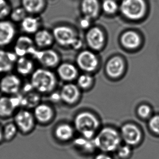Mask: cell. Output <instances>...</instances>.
Returning <instances> with one entry per match:
<instances>
[{"instance_id":"e575fe53","label":"cell","mask_w":159,"mask_h":159,"mask_svg":"<svg viewBox=\"0 0 159 159\" xmlns=\"http://www.w3.org/2000/svg\"><path fill=\"white\" fill-rule=\"evenodd\" d=\"M151 110L148 106L142 105L138 109V113L142 118H147L151 114Z\"/></svg>"},{"instance_id":"603a6c76","label":"cell","mask_w":159,"mask_h":159,"mask_svg":"<svg viewBox=\"0 0 159 159\" xmlns=\"http://www.w3.org/2000/svg\"><path fill=\"white\" fill-rule=\"evenodd\" d=\"M32 61L26 57H21L16 63V69L18 74L22 76H27L32 71Z\"/></svg>"},{"instance_id":"4dcf8cb0","label":"cell","mask_w":159,"mask_h":159,"mask_svg":"<svg viewBox=\"0 0 159 159\" xmlns=\"http://www.w3.org/2000/svg\"><path fill=\"white\" fill-rule=\"evenodd\" d=\"M11 6L7 0H0V20H4L10 15Z\"/></svg>"},{"instance_id":"d6986e66","label":"cell","mask_w":159,"mask_h":159,"mask_svg":"<svg viewBox=\"0 0 159 159\" xmlns=\"http://www.w3.org/2000/svg\"><path fill=\"white\" fill-rule=\"evenodd\" d=\"M75 129L69 124L63 123L58 125L54 130L56 137L62 142H66L73 138L75 135Z\"/></svg>"},{"instance_id":"83f0119b","label":"cell","mask_w":159,"mask_h":159,"mask_svg":"<svg viewBox=\"0 0 159 159\" xmlns=\"http://www.w3.org/2000/svg\"><path fill=\"white\" fill-rule=\"evenodd\" d=\"M22 7L28 13H34L41 10L43 0H21Z\"/></svg>"},{"instance_id":"7c38bea8","label":"cell","mask_w":159,"mask_h":159,"mask_svg":"<svg viewBox=\"0 0 159 159\" xmlns=\"http://www.w3.org/2000/svg\"><path fill=\"white\" fill-rule=\"evenodd\" d=\"M53 36L59 44L62 46H72L77 39L71 28L65 26H59L53 31Z\"/></svg>"},{"instance_id":"ac0fdd59","label":"cell","mask_w":159,"mask_h":159,"mask_svg":"<svg viewBox=\"0 0 159 159\" xmlns=\"http://www.w3.org/2000/svg\"><path fill=\"white\" fill-rule=\"evenodd\" d=\"M124 63L120 57H114L110 59L106 66V71L110 78H117L123 73Z\"/></svg>"},{"instance_id":"f1b7e54d","label":"cell","mask_w":159,"mask_h":159,"mask_svg":"<svg viewBox=\"0 0 159 159\" xmlns=\"http://www.w3.org/2000/svg\"><path fill=\"white\" fill-rule=\"evenodd\" d=\"M93 79L89 74H83L80 75L77 79V86L80 89L84 90L88 89L93 85Z\"/></svg>"},{"instance_id":"5bb4252c","label":"cell","mask_w":159,"mask_h":159,"mask_svg":"<svg viewBox=\"0 0 159 159\" xmlns=\"http://www.w3.org/2000/svg\"><path fill=\"white\" fill-rule=\"evenodd\" d=\"M17 60L14 52L0 49V74H8L13 69Z\"/></svg>"},{"instance_id":"e0dca14e","label":"cell","mask_w":159,"mask_h":159,"mask_svg":"<svg viewBox=\"0 0 159 159\" xmlns=\"http://www.w3.org/2000/svg\"><path fill=\"white\" fill-rule=\"evenodd\" d=\"M86 41L89 45L93 49H101L104 43L103 33L98 28L93 27L86 34Z\"/></svg>"},{"instance_id":"f35d334b","label":"cell","mask_w":159,"mask_h":159,"mask_svg":"<svg viewBox=\"0 0 159 159\" xmlns=\"http://www.w3.org/2000/svg\"><path fill=\"white\" fill-rule=\"evenodd\" d=\"M3 142H4V140H3V130H2V126L0 124V144H2Z\"/></svg>"},{"instance_id":"1f68e13d","label":"cell","mask_w":159,"mask_h":159,"mask_svg":"<svg viewBox=\"0 0 159 159\" xmlns=\"http://www.w3.org/2000/svg\"><path fill=\"white\" fill-rule=\"evenodd\" d=\"M102 8L108 14H113L117 10L118 6L114 0H104L102 4Z\"/></svg>"},{"instance_id":"30bf717a","label":"cell","mask_w":159,"mask_h":159,"mask_svg":"<svg viewBox=\"0 0 159 159\" xmlns=\"http://www.w3.org/2000/svg\"><path fill=\"white\" fill-rule=\"evenodd\" d=\"M14 52L17 57H26V55H33L36 51L34 44L30 37L22 36L19 37L14 45Z\"/></svg>"},{"instance_id":"9c48e42d","label":"cell","mask_w":159,"mask_h":159,"mask_svg":"<svg viewBox=\"0 0 159 159\" xmlns=\"http://www.w3.org/2000/svg\"><path fill=\"white\" fill-rule=\"evenodd\" d=\"M120 134L122 140L130 146L139 143L141 138V133L139 129L135 125L131 124L123 125Z\"/></svg>"},{"instance_id":"8992f818","label":"cell","mask_w":159,"mask_h":159,"mask_svg":"<svg viewBox=\"0 0 159 159\" xmlns=\"http://www.w3.org/2000/svg\"><path fill=\"white\" fill-rule=\"evenodd\" d=\"M13 118V122L19 131L23 134L30 133L34 128L36 120L33 113L29 110L25 108L20 109L16 112Z\"/></svg>"},{"instance_id":"44dd1931","label":"cell","mask_w":159,"mask_h":159,"mask_svg":"<svg viewBox=\"0 0 159 159\" xmlns=\"http://www.w3.org/2000/svg\"><path fill=\"white\" fill-rule=\"evenodd\" d=\"M99 10L97 0H83L82 3V11L85 17L93 18L97 16Z\"/></svg>"},{"instance_id":"7402d4cb","label":"cell","mask_w":159,"mask_h":159,"mask_svg":"<svg viewBox=\"0 0 159 159\" xmlns=\"http://www.w3.org/2000/svg\"><path fill=\"white\" fill-rule=\"evenodd\" d=\"M121 42L125 47L135 49L140 45L141 39L139 35L133 31H128L123 35Z\"/></svg>"},{"instance_id":"2e32d148","label":"cell","mask_w":159,"mask_h":159,"mask_svg":"<svg viewBox=\"0 0 159 159\" xmlns=\"http://www.w3.org/2000/svg\"><path fill=\"white\" fill-rule=\"evenodd\" d=\"M33 56L46 67H53L58 62V55L52 50H36Z\"/></svg>"},{"instance_id":"7a4b0ae2","label":"cell","mask_w":159,"mask_h":159,"mask_svg":"<svg viewBox=\"0 0 159 159\" xmlns=\"http://www.w3.org/2000/svg\"><path fill=\"white\" fill-rule=\"evenodd\" d=\"M100 122L93 113L83 111L78 113L74 119V128L81 136L88 138H94L98 132Z\"/></svg>"},{"instance_id":"8d00e7d4","label":"cell","mask_w":159,"mask_h":159,"mask_svg":"<svg viewBox=\"0 0 159 159\" xmlns=\"http://www.w3.org/2000/svg\"><path fill=\"white\" fill-rule=\"evenodd\" d=\"M90 19L89 17H85L84 19L81 20L80 22V25L83 28H87L90 25Z\"/></svg>"},{"instance_id":"9a60e30c","label":"cell","mask_w":159,"mask_h":159,"mask_svg":"<svg viewBox=\"0 0 159 159\" xmlns=\"http://www.w3.org/2000/svg\"><path fill=\"white\" fill-rule=\"evenodd\" d=\"M53 110L46 104H39L34 108L33 114L37 122L41 124H46L53 119Z\"/></svg>"},{"instance_id":"5b68a950","label":"cell","mask_w":159,"mask_h":159,"mask_svg":"<svg viewBox=\"0 0 159 159\" xmlns=\"http://www.w3.org/2000/svg\"><path fill=\"white\" fill-rule=\"evenodd\" d=\"M120 11L125 17L131 20H138L144 15L146 4L143 0H123Z\"/></svg>"},{"instance_id":"d6a6232c","label":"cell","mask_w":159,"mask_h":159,"mask_svg":"<svg viewBox=\"0 0 159 159\" xmlns=\"http://www.w3.org/2000/svg\"><path fill=\"white\" fill-rule=\"evenodd\" d=\"M116 152L119 158L122 159H126L130 155L131 149L130 146L128 144L120 145L117 149Z\"/></svg>"},{"instance_id":"ba28073f","label":"cell","mask_w":159,"mask_h":159,"mask_svg":"<svg viewBox=\"0 0 159 159\" xmlns=\"http://www.w3.org/2000/svg\"><path fill=\"white\" fill-rule=\"evenodd\" d=\"M59 94L61 101L69 105L77 103L81 95L80 90L78 86L70 83L62 86Z\"/></svg>"},{"instance_id":"74e56055","label":"cell","mask_w":159,"mask_h":159,"mask_svg":"<svg viewBox=\"0 0 159 159\" xmlns=\"http://www.w3.org/2000/svg\"><path fill=\"white\" fill-rule=\"evenodd\" d=\"M82 41L80 39H76V41H75V43H73V45H72V47L74 48V49H80V47L82 46Z\"/></svg>"},{"instance_id":"4316f807","label":"cell","mask_w":159,"mask_h":159,"mask_svg":"<svg viewBox=\"0 0 159 159\" xmlns=\"http://www.w3.org/2000/svg\"><path fill=\"white\" fill-rule=\"evenodd\" d=\"M52 35L46 30L40 31L35 36V41L37 45L41 47H45L52 43Z\"/></svg>"},{"instance_id":"d4e9b609","label":"cell","mask_w":159,"mask_h":159,"mask_svg":"<svg viewBox=\"0 0 159 159\" xmlns=\"http://www.w3.org/2000/svg\"><path fill=\"white\" fill-rule=\"evenodd\" d=\"M2 130L3 140L5 142L12 141L16 137L19 132V130L14 122L6 123L2 127Z\"/></svg>"},{"instance_id":"484cf974","label":"cell","mask_w":159,"mask_h":159,"mask_svg":"<svg viewBox=\"0 0 159 159\" xmlns=\"http://www.w3.org/2000/svg\"><path fill=\"white\" fill-rule=\"evenodd\" d=\"M39 26V21L35 17H26L21 22L22 29L27 33H33L37 32Z\"/></svg>"},{"instance_id":"277c9868","label":"cell","mask_w":159,"mask_h":159,"mask_svg":"<svg viewBox=\"0 0 159 159\" xmlns=\"http://www.w3.org/2000/svg\"><path fill=\"white\" fill-rule=\"evenodd\" d=\"M22 97L19 94L0 96V118L7 119L14 116L17 108L22 106Z\"/></svg>"},{"instance_id":"836d02e7","label":"cell","mask_w":159,"mask_h":159,"mask_svg":"<svg viewBox=\"0 0 159 159\" xmlns=\"http://www.w3.org/2000/svg\"><path fill=\"white\" fill-rule=\"evenodd\" d=\"M149 127L153 132L159 134V116H155L151 118Z\"/></svg>"},{"instance_id":"8fae6325","label":"cell","mask_w":159,"mask_h":159,"mask_svg":"<svg viewBox=\"0 0 159 159\" xmlns=\"http://www.w3.org/2000/svg\"><path fill=\"white\" fill-rule=\"evenodd\" d=\"M77 62L80 68L86 72H92L97 68L98 60L93 52L86 50L78 55Z\"/></svg>"},{"instance_id":"3957f363","label":"cell","mask_w":159,"mask_h":159,"mask_svg":"<svg viewBox=\"0 0 159 159\" xmlns=\"http://www.w3.org/2000/svg\"><path fill=\"white\" fill-rule=\"evenodd\" d=\"M30 84L37 92L47 94L54 90L57 84V80L54 74L50 70L38 69L32 74Z\"/></svg>"},{"instance_id":"52a82bcc","label":"cell","mask_w":159,"mask_h":159,"mask_svg":"<svg viewBox=\"0 0 159 159\" xmlns=\"http://www.w3.org/2000/svg\"><path fill=\"white\" fill-rule=\"evenodd\" d=\"M21 87V81L16 75L6 74L0 79V92L2 94L8 96L19 94Z\"/></svg>"},{"instance_id":"6da1fadb","label":"cell","mask_w":159,"mask_h":159,"mask_svg":"<svg viewBox=\"0 0 159 159\" xmlns=\"http://www.w3.org/2000/svg\"><path fill=\"white\" fill-rule=\"evenodd\" d=\"M93 140L97 149L107 154L116 152L122 141L120 133L112 127L101 129Z\"/></svg>"},{"instance_id":"4fadbf2b","label":"cell","mask_w":159,"mask_h":159,"mask_svg":"<svg viewBox=\"0 0 159 159\" xmlns=\"http://www.w3.org/2000/svg\"><path fill=\"white\" fill-rule=\"evenodd\" d=\"M15 35V28L11 22L0 20V47L10 44Z\"/></svg>"},{"instance_id":"d590c367","label":"cell","mask_w":159,"mask_h":159,"mask_svg":"<svg viewBox=\"0 0 159 159\" xmlns=\"http://www.w3.org/2000/svg\"><path fill=\"white\" fill-rule=\"evenodd\" d=\"M95 159H113V158L107 153H99L95 157Z\"/></svg>"},{"instance_id":"f546056e","label":"cell","mask_w":159,"mask_h":159,"mask_svg":"<svg viewBox=\"0 0 159 159\" xmlns=\"http://www.w3.org/2000/svg\"><path fill=\"white\" fill-rule=\"evenodd\" d=\"M26 12L23 7H17L11 11L10 17L14 22H21L26 17Z\"/></svg>"},{"instance_id":"ffe728a7","label":"cell","mask_w":159,"mask_h":159,"mask_svg":"<svg viewBox=\"0 0 159 159\" xmlns=\"http://www.w3.org/2000/svg\"><path fill=\"white\" fill-rule=\"evenodd\" d=\"M58 75L65 81H72L77 76V70L73 65L64 63L58 67Z\"/></svg>"},{"instance_id":"cb8c5ba5","label":"cell","mask_w":159,"mask_h":159,"mask_svg":"<svg viewBox=\"0 0 159 159\" xmlns=\"http://www.w3.org/2000/svg\"><path fill=\"white\" fill-rule=\"evenodd\" d=\"M74 143L77 148L85 153H92L97 149L93 138L88 139L81 136L75 139Z\"/></svg>"}]
</instances>
